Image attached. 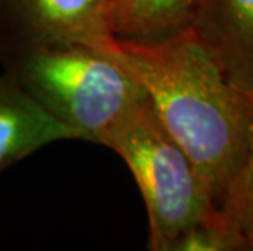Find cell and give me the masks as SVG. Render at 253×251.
<instances>
[{
    "instance_id": "1",
    "label": "cell",
    "mask_w": 253,
    "mask_h": 251,
    "mask_svg": "<svg viewBox=\"0 0 253 251\" xmlns=\"http://www.w3.org/2000/svg\"><path fill=\"white\" fill-rule=\"evenodd\" d=\"M116 41L121 64L195 165L219 211L245 160L253 103L229 83L190 28L162 39Z\"/></svg>"
},
{
    "instance_id": "2",
    "label": "cell",
    "mask_w": 253,
    "mask_h": 251,
    "mask_svg": "<svg viewBox=\"0 0 253 251\" xmlns=\"http://www.w3.org/2000/svg\"><path fill=\"white\" fill-rule=\"evenodd\" d=\"M0 64L46 113L85 142L100 143L144 97L118 49L105 54L80 44L35 46L0 52Z\"/></svg>"
},
{
    "instance_id": "3",
    "label": "cell",
    "mask_w": 253,
    "mask_h": 251,
    "mask_svg": "<svg viewBox=\"0 0 253 251\" xmlns=\"http://www.w3.org/2000/svg\"><path fill=\"white\" fill-rule=\"evenodd\" d=\"M100 145L120 155L136 179L149 215V250L171 251L186 232L219 217L195 165L160 124L145 93Z\"/></svg>"
},
{
    "instance_id": "4",
    "label": "cell",
    "mask_w": 253,
    "mask_h": 251,
    "mask_svg": "<svg viewBox=\"0 0 253 251\" xmlns=\"http://www.w3.org/2000/svg\"><path fill=\"white\" fill-rule=\"evenodd\" d=\"M111 0H0V52L80 44L111 54Z\"/></svg>"
},
{
    "instance_id": "5",
    "label": "cell",
    "mask_w": 253,
    "mask_h": 251,
    "mask_svg": "<svg viewBox=\"0 0 253 251\" xmlns=\"http://www.w3.org/2000/svg\"><path fill=\"white\" fill-rule=\"evenodd\" d=\"M190 30L229 83L253 103V0H196Z\"/></svg>"
},
{
    "instance_id": "6",
    "label": "cell",
    "mask_w": 253,
    "mask_h": 251,
    "mask_svg": "<svg viewBox=\"0 0 253 251\" xmlns=\"http://www.w3.org/2000/svg\"><path fill=\"white\" fill-rule=\"evenodd\" d=\"M80 141L54 119L8 72L0 75V173L49 143Z\"/></svg>"
},
{
    "instance_id": "7",
    "label": "cell",
    "mask_w": 253,
    "mask_h": 251,
    "mask_svg": "<svg viewBox=\"0 0 253 251\" xmlns=\"http://www.w3.org/2000/svg\"><path fill=\"white\" fill-rule=\"evenodd\" d=\"M196 0H111L110 28L123 39H162L190 28Z\"/></svg>"
},
{
    "instance_id": "8",
    "label": "cell",
    "mask_w": 253,
    "mask_h": 251,
    "mask_svg": "<svg viewBox=\"0 0 253 251\" xmlns=\"http://www.w3.org/2000/svg\"><path fill=\"white\" fill-rule=\"evenodd\" d=\"M219 215L225 225L240 235L253 250V121L245 160L225 193L219 207Z\"/></svg>"
},
{
    "instance_id": "9",
    "label": "cell",
    "mask_w": 253,
    "mask_h": 251,
    "mask_svg": "<svg viewBox=\"0 0 253 251\" xmlns=\"http://www.w3.org/2000/svg\"><path fill=\"white\" fill-rule=\"evenodd\" d=\"M252 250L240 235L234 233L220 215L203 222L176 240L171 251H242Z\"/></svg>"
}]
</instances>
